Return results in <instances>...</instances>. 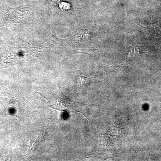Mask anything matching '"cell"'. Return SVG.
Instances as JSON below:
<instances>
[{"label":"cell","mask_w":161,"mask_h":161,"mask_svg":"<svg viewBox=\"0 0 161 161\" xmlns=\"http://www.w3.org/2000/svg\"><path fill=\"white\" fill-rule=\"evenodd\" d=\"M60 101L63 104V105L66 108L69 110L75 111L76 112H80L78 109V104L80 103L73 101L67 97L63 94L62 93L61 97L59 98Z\"/></svg>","instance_id":"obj_1"},{"label":"cell","mask_w":161,"mask_h":161,"mask_svg":"<svg viewBox=\"0 0 161 161\" xmlns=\"http://www.w3.org/2000/svg\"><path fill=\"white\" fill-rule=\"evenodd\" d=\"M93 79L92 78H87V77L80 76L79 80H78V83L84 87H87L90 86L91 83H93Z\"/></svg>","instance_id":"obj_2"},{"label":"cell","mask_w":161,"mask_h":161,"mask_svg":"<svg viewBox=\"0 0 161 161\" xmlns=\"http://www.w3.org/2000/svg\"><path fill=\"white\" fill-rule=\"evenodd\" d=\"M37 138L36 139V140L34 141L33 142H32V141H30V144L29 145V147L28 148V154H27V155H29L30 152H31V150H32L34 146H35L34 145H35V144L36 143V142H37Z\"/></svg>","instance_id":"obj_3"},{"label":"cell","mask_w":161,"mask_h":161,"mask_svg":"<svg viewBox=\"0 0 161 161\" xmlns=\"http://www.w3.org/2000/svg\"><path fill=\"white\" fill-rule=\"evenodd\" d=\"M60 7L63 10H68L70 8V6L67 3L62 2L60 4Z\"/></svg>","instance_id":"obj_4"}]
</instances>
